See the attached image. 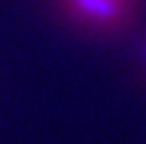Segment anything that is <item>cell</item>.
Here are the masks:
<instances>
[{"instance_id": "6da1fadb", "label": "cell", "mask_w": 146, "mask_h": 144, "mask_svg": "<svg viewBox=\"0 0 146 144\" xmlns=\"http://www.w3.org/2000/svg\"><path fill=\"white\" fill-rule=\"evenodd\" d=\"M60 7L88 28L118 30L129 24L135 0H60Z\"/></svg>"}, {"instance_id": "7a4b0ae2", "label": "cell", "mask_w": 146, "mask_h": 144, "mask_svg": "<svg viewBox=\"0 0 146 144\" xmlns=\"http://www.w3.org/2000/svg\"><path fill=\"white\" fill-rule=\"evenodd\" d=\"M140 56H142V60H144V65H146V41L142 43V47H140Z\"/></svg>"}]
</instances>
